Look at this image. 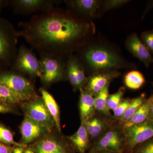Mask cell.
I'll return each mask as SVG.
<instances>
[{
  "label": "cell",
  "instance_id": "6da1fadb",
  "mask_svg": "<svg viewBox=\"0 0 153 153\" xmlns=\"http://www.w3.org/2000/svg\"><path fill=\"white\" fill-rule=\"evenodd\" d=\"M23 37L40 56L67 59L92 38L95 33L92 21L71 10L53 8L19 23Z\"/></svg>",
  "mask_w": 153,
  "mask_h": 153
},
{
  "label": "cell",
  "instance_id": "7a4b0ae2",
  "mask_svg": "<svg viewBox=\"0 0 153 153\" xmlns=\"http://www.w3.org/2000/svg\"><path fill=\"white\" fill-rule=\"evenodd\" d=\"M76 55L89 76L99 72L119 71L121 68H135L119 52L109 44L92 38L76 51Z\"/></svg>",
  "mask_w": 153,
  "mask_h": 153
},
{
  "label": "cell",
  "instance_id": "3957f363",
  "mask_svg": "<svg viewBox=\"0 0 153 153\" xmlns=\"http://www.w3.org/2000/svg\"><path fill=\"white\" fill-rule=\"evenodd\" d=\"M19 37L12 23L0 17V72L12 67L18 53Z\"/></svg>",
  "mask_w": 153,
  "mask_h": 153
},
{
  "label": "cell",
  "instance_id": "277c9868",
  "mask_svg": "<svg viewBox=\"0 0 153 153\" xmlns=\"http://www.w3.org/2000/svg\"><path fill=\"white\" fill-rule=\"evenodd\" d=\"M126 147L123 128L116 122L94 142L89 151L107 150L125 153Z\"/></svg>",
  "mask_w": 153,
  "mask_h": 153
},
{
  "label": "cell",
  "instance_id": "5b68a950",
  "mask_svg": "<svg viewBox=\"0 0 153 153\" xmlns=\"http://www.w3.org/2000/svg\"><path fill=\"white\" fill-rule=\"evenodd\" d=\"M0 84L22 96L27 101L38 96L32 82L20 72L10 68L0 72Z\"/></svg>",
  "mask_w": 153,
  "mask_h": 153
},
{
  "label": "cell",
  "instance_id": "8992f818",
  "mask_svg": "<svg viewBox=\"0 0 153 153\" xmlns=\"http://www.w3.org/2000/svg\"><path fill=\"white\" fill-rule=\"evenodd\" d=\"M21 104L25 116L44 127L49 133H51L56 127L55 121L48 111L42 97L38 96Z\"/></svg>",
  "mask_w": 153,
  "mask_h": 153
},
{
  "label": "cell",
  "instance_id": "52a82bcc",
  "mask_svg": "<svg viewBox=\"0 0 153 153\" xmlns=\"http://www.w3.org/2000/svg\"><path fill=\"white\" fill-rule=\"evenodd\" d=\"M41 79L46 85H49L67 78L66 59L41 56Z\"/></svg>",
  "mask_w": 153,
  "mask_h": 153
},
{
  "label": "cell",
  "instance_id": "ba28073f",
  "mask_svg": "<svg viewBox=\"0 0 153 153\" xmlns=\"http://www.w3.org/2000/svg\"><path fill=\"white\" fill-rule=\"evenodd\" d=\"M10 69L30 76L41 78V66L38 60L31 49L22 45L18 49V53Z\"/></svg>",
  "mask_w": 153,
  "mask_h": 153
},
{
  "label": "cell",
  "instance_id": "9c48e42d",
  "mask_svg": "<svg viewBox=\"0 0 153 153\" xmlns=\"http://www.w3.org/2000/svg\"><path fill=\"white\" fill-rule=\"evenodd\" d=\"M123 129L126 141L125 153H131L137 145L153 137V121L147 119Z\"/></svg>",
  "mask_w": 153,
  "mask_h": 153
},
{
  "label": "cell",
  "instance_id": "30bf717a",
  "mask_svg": "<svg viewBox=\"0 0 153 153\" xmlns=\"http://www.w3.org/2000/svg\"><path fill=\"white\" fill-rule=\"evenodd\" d=\"M30 147L35 153H75L67 140L57 139L47 134Z\"/></svg>",
  "mask_w": 153,
  "mask_h": 153
},
{
  "label": "cell",
  "instance_id": "8fae6325",
  "mask_svg": "<svg viewBox=\"0 0 153 153\" xmlns=\"http://www.w3.org/2000/svg\"><path fill=\"white\" fill-rule=\"evenodd\" d=\"M57 2L50 0H14L9 3L16 13L29 14L49 10L55 7Z\"/></svg>",
  "mask_w": 153,
  "mask_h": 153
},
{
  "label": "cell",
  "instance_id": "7c38bea8",
  "mask_svg": "<svg viewBox=\"0 0 153 153\" xmlns=\"http://www.w3.org/2000/svg\"><path fill=\"white\" fill-rule=\"evenodd\" d=\"M68 9L84 19L91 21L99 16L101 1L97 0H73L67 1Z\"/></svg>",
  "mask_w": 153,
  "mask_h": 153
},
{
  "label": "cell",
  "instance_id": "4fadbf2b",
  "mask_svg": "<svg viewBox=\"0 0 153 153\" xmlns=\"http://www.w3.org/2000/svg\"><path fill=\"white\" fill-rule=\"evenodd\" d=\"M120 74L119 71L99 72L91 74L88 77L87 82L82 88L95 96Z\"/></svg>",
  "mask_w": 153,
  "mask_h": 153
},
{
  "label": "cell",
  "instance_id": "5bb4252c",
  "mask_svg": "<svg viewBox=\"0 0 153 153\" xmlns=\"http://www.w3.org/2000/svg\"><path fill=\"white\" fill-rule=\"evenodd\" d=\"M126 47L135 57L149 67L153 63V57L149 50L135 33H131L126 40Z\"/></svg>",
  "mask_w": 153,
  "mask_h": 153
},
{
  "label": "cell",
  "instance_id": "9a60e30c",
  "mask_svg": "<svg viewBox=\"0 0 153 153\" xmlns=\"http://www.w3.org/2000/svg\"><path fill=\"white\" fill-rule=\"evenodd\" d=\"M110 118L96 113L93 117L84 124L92 143L109 127L116 122Z\"/></svg>",
  "mask_w": 153,
  "mask_h": 153
},
{
  "label": "cell",
  "instance_id": "2e32d148",
  "mask_svg": "<svg viewBox=\"0 0 153 153\" xmlns=\"http://www.w3.org/2000/svg\"><path fill=\"white\" fill-rule=\"evenodd\" d=\"M22 143L25 146L37 140L49 133L47 129L38 123L25 116L20 127Z\"/></svg>",
  "mask_w": 153,
  "mask_h": 153
},
{
  "label": "cell",
  "instance_id": "e0dca14e",
  "mask_svg": "<svg viewBox=\"0 0 153 153\" xmlns=\"http://www.w3.org/2000/svg\"><path fill=\"white\" fill-rule=\"evenodd\" d=\"M67 140L75 153H85L92 146L85 126L81 124L77 131L67 137Z\"/></svg>",
  "mask_w": 153,
  "mask_h": 153
},
{
  "label": "cell",
  "instance_id": "ac0fdd59",
  "mask_svg": "<svg viewBox=\"0 0 153 153\" xmlns=\"http://www.w3.org/2000/svg\"><path fill=\"white\" fill-rule=\"evenodd\" d=\"M80 92L79 102V115L81 124H84L96 113L94 105V96L82 88Z\"/></svg>",
  "mask_w": 153,
  "mask_h": 153
},
{
  "label": "cell",
  "instance_id": "d6986e66",
  "mask_svg": "<svg viewBox=\"0 0 153 153\" xmlns=\"http://www.w3.org/2000/svg\"><path fill=\"white\" fill-rule=\"evenodd\" d=\"M40 91L42 95V99L45 105L47 107L48 111L52 116L55 121L56 128L58 131H61V124H60V117L59 107L55 99L46 89L44 88H41Z\"/></svg>",
  "mask_w": 153,
  "mask_h": 153
},
{
  "label": "cell",
  "instance_id": "ffe728a7",
  "mask_svg": "<svg viewBox=\"0 0 153 153\" xmlns=\"http://www.w3.org/2000/svg\"><path fill=\"white\" fill-rule=\"evenodd\" d=\"M153 102V94L146 99L131 118L122 126L123 128L141 123L147 120L148 115Z\"/></svg>",
  "mask_w": 153,
  "mask_h": 153
},
{
  "label": "cell",
  "instance_id": "44dd1931",
  "mask_svg": "<svg viewBox=\"0 0 153 153\" xmlns=\"http://www.w3.org/2000/svg\"><path fill=\"white\" fill-rule=\"evenodd\" d=\"M109 85L99 92L94 98V108L96 113L107 117L112 118L110 111L108 108L107 100L109 94Z\"/></svg>",
  "mask_w": 153,
  "mask_h": 153
},
{
  "label": "cell",
  "instance_id": "7402d4cb",
  "mask_svg": "<svg viewBox=\"0 0 153 153\" xmlns=\"http://www.w3.org/2000/svg\"><path fill=\"white\" fill-rule=\"evenodd\" d=\"M146 94L144 93L141 94L139 96L132 99L129 106L121 117L117 121V123L121 126H123L131 118L140 107L146 101Z\"/></svg>",
  "mask_w": 153,
  "mask_h": 153
},
{
  "label": "cell",
  "instance_id": "603a6c76",
  "mask_svg": "<svg viewBox=\"0 0 153 153\" xmlns=\"http://www.w3.org/2000/svg\"><path fill=\"white\" fill-rule=\"evenodd\" d=\"M146 82L143 74L137 70L129 71L124 78L126 87L131 90H138L142 87Z\"/></svg>",
  "mask_w": 153,
  "mask_h": 153
},
{
  "label": "cell",
  "instance_id": "cb8c5ba5",
  "mask_svg": "<svg viewBox=\"0 0 153 153\" xmlns=\"http://www.w3.org/2000/svg\"><path fill=\"white\" fill-rule=\"evenodd\" d=\"M27 101L26 99L22 96L4 85L0 84V101L5 104L13 106Z\"/></svg>",
  "mask_w": 153,
  "mask_h": 153
},
{
  "label": "cell",
  "instance_id": "d4e9b609",
  "mask_svg": "<svg viewBox=\"0 0 153 153\" xmlns=\"http://www.w3.org/2000/svg\"><path fill=\"white\" fill-rule=\"evenodd\" d=\"M0 142L4 144L15 146L27 147L21 143H17L14 140L13 134L5 126L0 123Z\"/></svg>",
  "mask_w": 153,
  "mask_h": 153
},
{
  "label": "cell",
  "instance_id": "484cf974",
  "mask_svg": "<svg viewBox=\"0 0 153 153\" xmlns=\"http://www.w3.org/2000/svg\"><path fill=\"white\" fill-rule=\"evenodd\" d=\"M126 88L121 87L115 93L109 94L107 100V107L110 111H113L123 99Z\"/></svg>",
  "mask_w": 153,
  "mask_h": 153
},
{
  "label": "cell",
  "instance_id": "4316f807",
  "mask_svg": "<svg viewBox=\"0 0 153 153\" xmlns=\"http://www.w3.org/2000/svg\"><path fill=\"white\" fill-rule=\"evenodd\" d=\"M129 1L128 0H106L101 1L100 13L119 7Z\"/></svg>",
  "mask_w": 153,
  "mask_h": 153
},
{
  "label": "cell",
  "instance_id": "83f0119b",
  "mask_svg": "<svg viewBox=\"0 0 153 153\" xmlns=\"http://www.w3.org/2000/svg\"><path fill=\"white\" fill-rule=\"evenodd\" d=\"M131 98H123L117 107L113 111V118L117 121L124 114L128 108L129 106L131 101Z\"/></svg>",
  "mask_w": 153,
  "mask_h": 153
},
{
  "label": "cell",
  "instance_id": "f1b7e54d",
  "mask_svg": "<svg viewBox=\"0 0 153 153\" xmlns=\"http://www.w3.org/2000/svg\"><path fill=\"white\" fill-rule=\"evenodd\" d=\"M131 153H153V137L137 145Z\"/></svg>",
  "mask_w": 153,
  "mask_h": 153
},
{
  "label": "cell",
  "instance_id": "f546056e",
  "mask_svg": "<svg viewBox=\"0 0 153 153\" xmlns=\"http://www.w3.org/2000/svg\"><path fill=\"white\" fill-rule=\"evenodd\" d=\"M141 40L151 54H153V30L143 33L141 35Z\"/></svg>",
  "mask_w": 153,
  "mask_h": 153
},
{
  "label": "cell",
  "instance_id": "4dcf8cb0",
  "mask_svg": "<svg viewBox=\"0 0 153 153\" xmlns=\"http://www.w3.org/2000/svg\"><path fill=\"white\" fill-rule=\"evenodd\" d=\"M15 112L13 105L5 104L0 101V113H12Z\"/></svg>",
  "mask_w": 153,
  "mask_h": 153
},
{
  "label": "cell",
  "instance_id": "1f68e13d",
  "mask_svg": "<svg viewBox=\"0 0 153 153\" xmlns=\"http://www.w3.org/2000/svg\"><path fill=\"white\" fill-rule=\"evenodd\" d=\"M15 146L4 144L0 142V153H12Z\"/></svg>",
  "mask_w": 153,
  "mask_h": 153
},
{
  "label": "cell",
  "instance_id": "d6a6232c",
  "mask_svg": "<svg viewBox=\"0 0 153 153\" xmlns=\"http://www.w3.org/2000/svg\"><path fill=\"white\" fill-rule=\"evenodd\" d=\"M88 153H120L114 151L107 150H98L89 151Z\"/></svg>",
  "mask_w": 153,
  "mask_h": 153
},
{
  "label": "cell",
  "instance_id": "836d02e7",
  "mask_svg": "<svg viewBox=\"0 0 153 153\" xmlns=\"http://www.w3.org/2000/svg\"><path fill=\"white\" fill-rule=\"evenodd\" d=\"M25 148L23 147L15 146L12 153H24Z\"/></svg>",
  "mask_w": 153,
  "mask_h": 153
},
{
  "label": "cell",
  "instance_id": "e575fe53",
  "mask_svg": "<svg viewBox=\"0 0 153 153\" xmlns=\"http://www.w3.org/2000/svg\"><path fill=\"white\" fill-rule=\"evenodd\" d=\"M9 3V1L0 0V12L2 10L3 8L4 7Z\"/></svg>",
  "mask_w": 153,
  "mask_h": 153
},
{
  "label": "cell",
  "instance_id": "d590c367",
  "mask_svg": "<svg viewBox=\"0 0 153 153\" xmlns=\"http://www.w3.org/2000/svg\"><path fill=\"white\" fill-rule=\"evenodd\" d=\"M148 120L153 121V102L150 109L149 115H148Z\"/></svg>",
  "mask_w": 153,
  "mask_h": 153
},
{
  "label": "cell",
  "instance_id": "8d00e7d4",
  "mask_svg": "<svg viewBox=\"0 0 153 153\" xmlns=\"http://www.w3.org/2000/svg\"><path fill=\"white\" fill-rule=\"evenodd\" d=\"M24 153H35L33 150L30 147H27L25 148Z\"/></svg>",
  "mask_w": 153,
  "mask_h": 153
},
{
  "label": "cell",
  "instance_id": "74e56055",
  "mask_svg": "<svg viewBox=\"0 0 153 153\" xmlns=\"http://www.w3.org/2000/svg\"><path fill=\"white\" fill-rule=\"evenodd\" d=\"M152 4H150L149 5L150 7H151V6L153 7V2H152Z\"/></svg>",
  "mask_w": 153,
  "mask_h": 153
},
{
  "label": "cell",
  "instance_id": "f35d334b",
  "mask_svg": "<svg viewBox=\"0 0 153 153\" xmlns=\"http://www.w3.org/2000/svg\"><path fill=\"white\" fill-rule=\"evenodd\" d=\"M152 85H153V82H152Z\"/></svg>",
  "mask_w": 153,
  "mask_h": 153
}]
</instances>
